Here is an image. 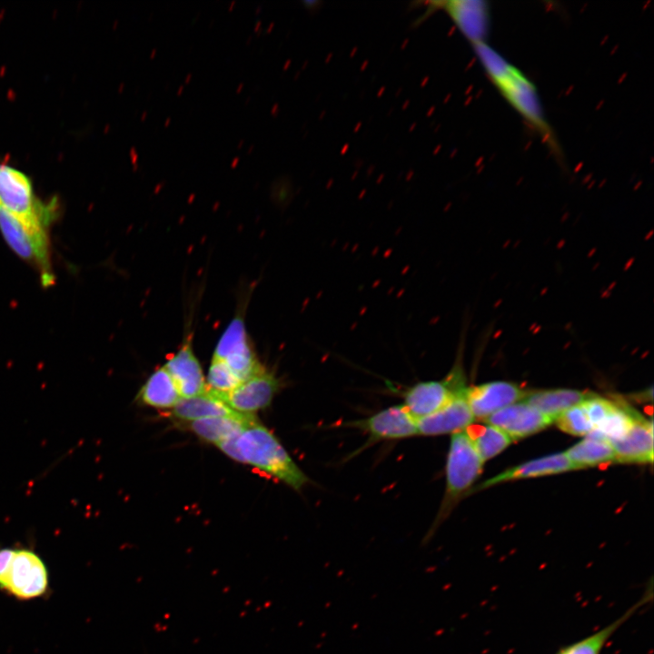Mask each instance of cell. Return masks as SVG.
<instances>
[{
	"label": "cell",
	"instance_id": "6da1fadb",
	"mask_svg": "<svg viewBox=\"0 0 654 654\" xmlns=\"http://www.w3.org/2000/svg\"><path fill=\"white\" fill-rule=\"evenodd\" d=\"M481 67L501 96L537 133L552 153L561 154L533 82L486 42L471 45Z\"/></svg>",
	"mask_w": 654,
	"mask_h": 654
},
{
	"label": "cell",
	"instance_id": "7a4b0ae2",
	"mask_svg": "<svg viewBox=\"0 0 654 654\" xmlns=\"http://www.w3.org/2000/svg\"><path fill=\"white\" fill-rule=\"evenodd\" d=\"M217 447L233 461L251 465L295 490L309 481L278 439L257 420Z\"/></svg>",
	"mask_w": 654,
	"mask_h": 654
},
{
	"label": "cell",
	"instance_id": "3957f363",
	"mask_svg": "<svg viewBox=\"0 0 654 654\" xmlns=\"http://www.w3.org/2000/svg\"><path fill=\"white\" fill-rule=\"evenodd\" d=\"M482 466L483 461L465 430L451 434L445 468V493L437 517L424 538L425 541H429L453 505L478 479Z\"/></svg>",
	"mask_w": 654,
	"mask_h": 654
},
{
	"label": "cell",
	"instance_id": "277c9868",
	"mask_svg": "<svg viewBox=\"0 0 654 654\" xmlns=\"http://www.w3.org/2000/svg\"><path fill=\"white\" fill-rule=\"evenodd\" d=\"M48 587L47 567L35 551L27 548H0V590L18 600H28L45 595Z\"/></svg>",
	"mask_w": 654,
	"mask_h": 654
},
{
	"label": "cell",
	"instance_id": "5b68a950",
	"mask_svg": "<svg viewBox=\"0 0 654 654\" xmlns=\"http://www.w3.org/2000/svg\"><path fill=\"white\" fill-rule=\"evenodd\" d=\"M49 229L33 227L0 207V232L9 248L35 267L44 286L54 282Z\"/></svg>",
	"mask_w": 654,
	"mask_h": 654
},
{
	"label": "cell",
	"instance_id": "8992f818",
	"mask_svg": "<svg viewBox=\"0 0 654 654\" xmlns=\"http://www.w3.org/2000/svg\"><path fill=\"white\" fill-rule=\"evenodd\" d=\"M55 203H44L35 195L30 179L9 165L0 164V207L29 226L49 229Z\"/></svg>",
	"mask_w": 654,
	"mask_h": 654
},
{
	"label": "cell",
	"instance_id": "52a82bcc",
	"mask_svg": "<svg viewBox=\"0 0 654 654\" xmlns=\"http://www.w3.org/2000/svg\"><path fill=\"white\" fill-rule=\"evenodd\" d=\"M466 387L464 372L458 361L442 380L420 382L408 388L402 405L416 419L422 418L440 410Z\"/></svg>",
	"mask_w": 654,
	"mask_h": 654
},
{
	"label": "cell",
	"instance_id": "ba28073f",
	"mask_svg": "<svg viewBox=\"0 0 654 654\" xmlns=\"http://www.w3.org/2000/svg\"><path fill=\"white\" fill-rule=\"evenodd\" d=\"M213 358L223 361L242 382L264 369L250 345L244 322L240 317L228 325Z\"/></svg>",
	"mask_w": 654,
	"mask_h": 654
},
{
	"label": "cell",
	"instance_id": "9c48e42d",
	"mask_svg": "<svg viewBox=\"0 0 654 654\" xmlns=\"http://www.w3.org/2000/svg\"><path fill=\"white\" fill-rule=\"evenodd\" d=\"M280 387V380L264 368L228 393H217L207 389L234 411L253 415V412L271 404Z\"/></svg>",
	"mask_w": 654,
	"mask_h": 654
},
{
	"label": "cell",
	"instance_id": "30bf717a",
	"mask_svg": "<svg viewBox=\"0 0 654 654\" xmlns=\"http://www.w3.org/2000/svg\"><path fill=\"white\" fill-rule=\"evenodd\" d=\"M348 425L364 431L372 442L419 435L417 419L402 404L388 407Z\"/></svg>",
	"mask_w": 654,
	"mask_h": 654
},
{
	"label": "cell",
	"instance_id": "8fae6325",
	"mask_svg": "<svg viewBox=\"0 0 654 654\" xmlns=\"http://www.w3.org/2000/svg\"><path fill=\"white\" fill-rule=\"evenodd\" d=\"M525 393L515 383L494 381L468 387L466 399L474 419L484 421L500 410L521 401Z\"/></svg>",
	"mask_w": 654,
	"mask_h": 654
},
{
	"label": "cell",
	"instance_id": "7c38bea8",
	"mask_svg": "<svg viewBox=\"0 0 654 654\" xmlns=\"http://www.w3.org/2000/svg\"><path fill=\"white\" fill-rule=\"evenodd\" d=\"M468 386L435 412L417 419L418 434L439 436L466 430L475 421L466 399Z\"/></svg>",
	"mask_w": 654,
	"mask_h": 654
},
{
	"label": "cell",
	"instance_id": "4fadbf2b",
	"mask_svg": "<svg viewBox=\"0 0 654 654\" xmlns=\"http://www.w3.org/2000/svg\"><path fill=\"white\" fill-rule=\"evenodd\" d=\"M483 421L497 427L512 441L535 434L553 422L522 400L500 410Z\"/></svg>",
	"mask_w": 654,
	"mask_h": 654
},
{
	"label": "cell",
	"instance_id": "5bb4252c",
	"mask_svg": "<svg viewBox=\"0 0 654 654\" xmlns=\"http://www.w3.org/2000/svg\"><path fill=\"white\" fill-rule=\"evenodd\" d=\"M443 9L471 45L486 42L490 25V13L484 1H444L433 3Z\"/></svg>",
	"mask_w": 654,
	"mask_h": 654
},
{
	"label": "cell",
	"instance_id": "9a60e30c",
	"mask_svg": "<svg viewBox=\"0 0 654 654\" xmlns=\"http://www.w3.org/2000/svg\"><path fill=\"white\" fill-rule=\"evenodd\" d=\"M164 367L172 377L182 399L205 393L206 381L190 340L167 360Z\"/></svg>",
	"mask_w": 654,
	"mask_h": 654
},
{
	"label": "cell",
	"instance_id": "2e32d148",
	"mask_svg": "<svg viewBox=\"0 0 654 654\" xmlns=\"http://www.w3.org/2000/svg\"><path fill=\"white\" fill-rule=\"evenodd\" d=\"M615 461L619 463H652L653 423L638 413L633 424L621 439L610 442Z\"/></svg>",
	"mask_w": 654,
	"mask_h": 654
},
{
	"label": "cell",
	"instance_id": "e0dca14e",
	"mask_svg": "<svg viewBox=\"0 0 654 654\" xmlns=\"http://www.w3.org/2000/svg\"><path fill=\"white\" fill-rule=\"evenodd\" d=\"M653 586L651 579L641 598L612 622L575 642L560 648L554 654H601L614 634L641 608L652 602Z\"/></svg>",
	"mask_w": 654,
	"mask_h": 654
},
{
	"label": "cell",
	"instance_id": "ac0fdd59",
	"mask_svg": "<svg viewBox=\"0 0 654 654\" xmlns=\"http://www.w3.org/2000/svg\"><path fill=\"white\" fill-rule=\"evenodd\" d=\"M576 470L565 452L537 458L511 467L485 481L481 488L513 481L546 475L559 474Z\"/></svg>",
	"mask_w": 654,
	"mask_h": 654
},
{
	"label": "cell",
	"instance_id": "d6986e66",
	"mask_svg": "<svg viewBox=\"0 0 654 654\" xmlns=\"http://www.w3.org/2000/svg\"><path fill=\"white\" fill-rule=\"evenodd\" d=\"M256 420L254 415L236 414L205 418L183 422L184 427L205 442L218 445L237 435L245 426Z\"/></svg>",
	"mask_w": 654,
	"mask_h": 654
},
{
	"label": "cell",
	"instance_id": "ffe728a7",
	"mask_svg": "<svg viewBox=\"0 0 654 654\" xmlns=\"http://www.w3.org/2000/svg\"><path fill=\"white\" fill-rule=\"evenodd\" d=\"M588 393L565 388L540 390L526 392V401L553 421L568 409L580 404Z\"/></svg>",
	"mask_w": 654,
	"mask_h": 654
},
{
	"label": "cell",
	"instance_id": "44dd1931",
	"mask_svg": "<svg viewBox=\"0 0 654 654\" xmlns=\"http://www.w3.org/2000/svg\"><path fill=\"white\" fill-rule=\"evenodd\" d=\"M172 416L180 422H189L205 418L239 414L214 396L208 389L205 393L192 398L180 399L172 409Z\"/></svg>",
	"mask_w": 654,
	"mask_h": 654
},
{
	"label": "cell",
	"instance_id": "7402d4cb",
	"mask_svg": "<svg viewBox=\"0 0 654 654\" xmlns=\"http://www.w3.org/2000/svg\"><path fill=\"white\" fill-rule=\"evenodd\" d=\"M180 399L177 388L164 366L150 375L138 393L142 403L157 409H173Z\"/></svg>",
	"mask_w": 654,
	"mask_h": 654
},
{
	"label": "cell",
	"instance_id": "603a6c76",
	"mask_svg": "<svg viewBox=\"0 0 654 654\" xmlns=\"http://www.w3.org/2000/svg\"><path fill=\"white\" fill-rule=\"evenodd\" d=\"M565 453L576 470L615 461V452L611 443L593 433L585 436Z\"/></svg>",
	"mask_w": 654,
	"mask_h": 654
},
{
	"label": "cell",
	"instance_id": "cb8c5ba5",
	"mask_svg": "<svg viewBox=\"0 0 654 654\" xmlns=\"http://www.w3.org/2000/svg\"><path fill=\"white\" fill-rule=\"evenodd\" d=\"M465 431L483 462L500 454L512 441L502 431L485 421L472 423Z\"/></svg>",
	"mask_w": 654,
	"mask_h": 654
},
{
	"label": "cell",
	"instance_id": "d4e9b609",
	"mask_svg": "<svg viewBox=\"0 0 654 654\" xmlns=\"http://www.w3.org/2000/svg\"><path fill=\"white\" fill-rule=\"evenodd\" d=\"M637 415L633 409L615 402L611 411L590 433L609 442L618 441L627 434Z\"/></svg>",
	"mask_w": 654,
	"mask_h": 654
},
{
	"label": "cell",
	"instance_id": "484cf974",
	"mask_svg": "<svg viewBox=\"0 0 654 654\" xmlns=\"http://www.w3.org/2000/svg\"><path fill=\"white\" fill-rule=\"evenodd\" d=\"M555 421L561 431L574 436H587L593 431V425L581 403L565 411Z\"/></svg>",
	"mask_w": 654,
	"mask_h": 654
},
{
	"label": "cell",
	"instance_id": "4316f807",
	"mask_svg": "<svg viewBox=\"0 0 654 654\" xmlns=\"http://www.w3.org/2000/svg\"><path fill=\"white\" fill-rule=\"evenodd\" d=\"M242 382L221 360L213 358L208 371L207 388L217 393H228Z\"/></svg>",
	"mask_w": 654,
	"mask_h": 654
}]
</instances>
